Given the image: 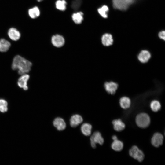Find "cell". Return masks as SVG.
<instances>
[{
	"label": "cell",
	"instance_id": "cell-16",
	"mask_svg": "<svg viewBox=\"0 0 165 165\" xmlns=\"http://www.w3.org/2000/svg\"><path fill=\"white\" fill-rule=\"evenodd\" d=\"M83 13L82 12H78L74 13L72 16V20L77 24H81L83 20Z\"/></svg>",
	"mask_w": 165,
	"mask_h": 165
},
{
	"label": "cell",
	"instance_id": "cell-19",
	"mask_svg": "<svg viewBox=\"0 0 165 165\" xmlns=\"http://www.w3.org/2000/svg\"><path fill=\"white\" fill-rule=\"evenodd\" d=\"M92 126L88 123H83L81 126V130L82 133L85 136H89L91 134Z\"/></svg>",
	"mask_w": 165,
	"mask_h": 165
},
{
	"label": "cell",
	"instance_id": "cell-27",
	"mask_svg": "<svg viewBox=\"0 0 165 165\" xmlns=\"http://www.w3.org/2000/svg\"><path fill=\"white\" fill-rule=\"evenodd\" d=\"M165 32L164 31H162L158 33V36L160 39L165 40Z\"/></svg>",
	"mask_w": 165,
	"mask_h": 165
},
{
	"label": "cell",
	"instance_id": "cell-7",
	"mask_svg": "<svg viewBox=\"0 0 165 165\" xmlns=\"http://www.w3.org/2000/svg\"><path fill=\"white\" fill-rule=\"evenodd\" d=\"M104 87L108 94L113 95L116 93L118 87V84L112 81L106 82L104 83Z\"/></svg>",
	"mask_w": 165,
	"mask_h": 165
},
{
	"label": "cell",
	"instance_id": "cell-17",
	"mask_svg": "<svg viewBox=\"0 0 165 165\" xmlns=\"http://www.w3.org/2000/svg\"><path fill=\"white\" fill-rule=\"evenodd\" d=\"M119 104L122 108L124 109H127L130 107L131 101L128 97L126 96L123 97L119 100Z\"/></svg>",
	"mask_w": 165,
	"mask_h": 165
},
{
	"label": "cell",
	"instance_id": "cell-20",
	"mask_svg": "<svg viewBox=\"0 0 165 165\" xmlns=\"http://www.w3.org/2000/svg\"><path fill=\"white\" fill-rule=\"evenodd\" d=\"M28 13L29 16L31 18L34 19L39 16L40 11L38 7L35 6L29 9Z\"/></svg>",
	"mask_w": 165,
	"mask_h": 165
},
{
	"label": "cell",
	"instance_id": "cell-26",
	"mask_svg": "<svg viewBox=\"0 0 165 165\" xmlns=\"http://www.w3.org/2000/svg\"><path fill=\"white\" fill-rule=\"evenodd\" d=\"M81 4V0H74L72 3V7L74 9L76 10L79 7Z\"/></svg>",
	"mask_w": 165,
	"mask_h": 165
},
{
	"label": "cell",
	"instance_id": "cell-10",
	"mask_svg": "<svg viewBox=\"0 0 165 165\" xmlns=\"http://www.w3.org/2000/svg\"><path fill=\"white\" fill-rule=\"evenodd\" d=\"M163 137L161 134L155 133L152 138V144L154 147H158L163 144Z\"/></svg>",
	"mask_w": 165,
	"mask_h": 165
},
{
	"label": "cell",
	"instance_id": "cell-11",
	"mask_svg": "<svg viewBox=\"0 0 165 165\" xmlns=\"http://www.w3.org/2000/svg\"><path fill=\"white\" fill-rule=\"evenodd\" d=\"M101 42L103 46H109L112 45L113 39L112 35L106 33L103 35L101 38Z\"/></svg>",
	"mask_w": 165,
	"mask_h": 165
},
{
	"label": "cell",
	"instance_id": "cell-3",
	"mask_svg": "<svg viewBox=\"0 0 165 165\" xmlns=\"http://www.w3.org/2000/svg\"><path fill=\"white\" fill-rule=\"evenodd\" d=\"M135 0H112L113 6L116 9L126 10Z\"/></svg>",
	"mask_w": 165,
	"mask_h": 165
},
{
	"label": "cell",
	"instance_id": "cell-22",
	"mask_svg": "<svg viewBox=\"0 0 165 165\" xmlns=\"http://www.w3.org/2000/svg\"><path fill=\"white\" fill-rule=\"evenodd\" d=\"M67 2L65 0H57L55 3L56 8L61 11H64L66 9Z\"/></svg>",
	"mask_w": 165,
	"mask_h": 165
},
{
	"label": "cell",
	"instance_id": "cell-18",
	"mask_svg": "<svg viewBox=\"0 0 165 165\" xmlns=\"http://www.w3.org/2000/svg\"><path fill=\"white\" fill-rule=\"evenodd\" d=\"M0 52H6L8 51L11 46L10 42L4 38L0 39Z\"/></svg>",
	"mask_w": 165,
	"mask_h": 165
},
{
	"label": "cell",
	"instance_id": "cell-6",
	"mask_svg": "<svg viewBox=\"0 0 165 165\" xmlns=\"http://www.w3.org/2000/svg\"><path fill=\"white\" fill-rule=\"evenodd\" d=\"M29 78L30 76L27 73L21 75L17 82L18 86L25 90H28V82Z\"/></svg>",
	"mask_w": 165,
	"mask_h": 165
},
{
	"label": "cell",
	"instance_id": "cell-8",
	"mask_svg": "<svg viewBox=\"0 0 165 165\" xmlns=\"http://www.w3.org/2000/svg\"><path fill=\"white\" fill-rule=\"evenodd\" d=\"M51 41L53 45L57 48L61 47L65 43V39L64 37L58 34L53 36Z\"/></svg>",
	"mask_w": 165,
	"mask_h": 165
},
{
	"label": "cell",
	"instance_id": "cell-1",
	"mask_svg": "<svg viewBox=\"0 0 165 165\" xmlns=\"http://www.w3.org/2000/svg\"><path fill=\"white\" fill-rule=\"evenodd\" d=\"M32 63L20 55H16L13 58L12 64V68L17 71L20 75L27 74L31 70Z\"/></svg>",
	"mask_w": 165,
	"mask_h": 165
},
{
	"label": "cell",
	"instance_id": "cell-28",
	"mask_svg": "<svg viewBox=\"0 0 165 165\" xmlns=\"http://www.w3.org/2000/svg\"><path fill=\"white\" fill-rule=\"evenodd\" d=\"M112 138L113 140V141H115L117 139V138L116 135H113L112 137Z\"/></svg>",
	"mask_w": 165,
	"mask_h": 165
},
{
	"label": "cell",
	"instance_id": "cell-15",
	"mask_svg": "<svg viewBox=\"0 0 165 165\" xmlns=\"http://www.w3.org/2000/svg\"><path fill=\"white\" fill-rule=\"evenodd\" d=\"M112 123L114 129L116 131H122L125 128V124L120 119L113 120Z\"/></svg>",
	"mask_w": 165,
	"mask_h": 165
},
{
	"label": "cell",
	"instance_id": "cell-29",
	"mask_svg": "<svg viewBox=\"0 0 165 165\" xmlns=\"http://www.w3.org/2000/svg\"><path fill=\"white\" fill-rule=\"evenodd\" d=\"M38 1V2H41L43 0H37Z\"/></svg>",
	"mask_w": 165,
	"mask_h": 165
},
{
	"label": "cell",
	"instance_id": "cell-9",
	"mask_svg": "<svg viewBox=\"0 0 165 165\" xmlns=\"http://www.w3.org/2000/svg\"><path fill=\"white\" fill-rule=\"evenodd\" d=\"M151 56V53L148 50H142L139 53L137 57L140 62L145 63L148 61Z\"/></svg>",
	"mask_w": 165,
	"mask_h": 165
},
{
	"label": "cell",
	"instance_id": "cell-4",
	"mask_svg": "<svg viewBox=\"0 0 165 165\" xmlns=\"http://www.w3.org/2000/svg\"><path fill=\"white\" fill-rule=\"evenodd\" d=\"M130 155L140 162H142L144 158V155L142 151L136 146H133L129 151Z\"/></svg>",
	"mask_w": 165,
	"mask_h": 165
},
{
	"label": "cell",
	"instance_id": "cell-25",
	"mask_svg": "<svg viewBox=\"0 0 165 165\" xmlns=\"http://www.w3.org/2000/svg\"><path fill=\"white\" fill-rule=\"evenodd\" d=\"M7 101L3 99H0V111L2 112H6L8 110Z\"/></svg>",
	"mask_w": 165,
	"mask_h": 165
},
{
	"label": "cell",
	"instance_id": "cell-23",
	"mask_svg": "<svg viewBox=\"0 0 165 165\" xmlns=\"http://www.w3.org/2000/svg\"><path fill=\"white\" fill-rule=\"evenodd\" d=\"M108 10V7L106 5H103L97 9L99 13L104 18H107V13Z\"/></svg>",
	"mask_w": 165,
	"mask_h": 165
},
{
	"label": "cell",
	"instance_id": "cell-30",
	"mask_svg": "<svg viewBox=\"0 0 165 165\" xmlns=\"http://www.w3.org/2000/svg\"><path fill=\"white\" fill-rule=\"evenodd\" d=\"M0 43H1V42H0Z\"/></svg>",
	"mask_w": 165,
	"mask_h": 165
},
{
	"label": "cell",
	"instance_id": "cell-21",
	"mask_svg": "<svg viewBox=\"0 0 165 165\" xmlns=\"http://www.w3.org/2000/svg\"><path fill=\"white\" fill-rule=\"evenodd\" d=\"M111 147L112 149L115 151H119L123 149V144L121 141L117 139L114 141L112 144Z\"/></svg>",
	"mask_w": 165,
	"mask_h": 165
},
{
	"label": "cell",
	"instance_id": "cell-5",
	"mask_svg": "<svg viewBox=\"0 0 165 165\" xmlns=\"http://www.w3.org/2000/svg\"><path fill=\"white\" fill-rule=\"evenodd\" d=\"M90 144L94 148L96 147V144L98 143L102 145L104 142V139L101 134L99 132H94L90 138Z\"/></svg>",
	"mask_w": 165,
	"mask_h": 165
},
{
	"label": "cell",
	"instance_id": "cell-14",
	"mask_svg": "<svg viewBox=\"0 0 165 165\" xmlns=\"http://www.w3.org/2000/svg\"><path fill=\"white\" fill-rule=\"evenodd\" d=\"M82 121L83 119L81 116L75 114L73 115L70 118V125L72 127H75L82 123Z\"/></svg>",
	"mask_w": 165,
	"mask_h": 165
},
{
	"label": "cell",
	"instance_id": "cell-12",
	"mask_svg": "<svg viewBox=\"0 0 165 165\" xmlns=\"http://www.w3.org/2000/svg\"><path fill=\"white\" fill-rule=\"evenodd\" d=\"M54 126L59 131L64 130L66 127V123L64 119L60 117L55 118L53 120Z\"/></svg>",
	"mask_w": 165,
	"mask_h": 165
},
{
	"label": "cell",
	"instance_id": "cell-13",
	"mask_svg": "<svg viewBox=\"0 0 165 165\" xmlns=\"http://www.w3.org/2000/svg\"><path fill=\"white\" fill-rule=\"evenodd\" d=\"M8 34L10 39L14 41L18 40L21 36L20 32L16 28H11L9 29Z\"/></svg>",
	"mask_w": 165,
	"mask_h": 165
},
{
	"label": "cell",
	"instance_id": "cell-2",
	"mask_svg": "<svg viewBox=\"0 0 165 165\" xmlns=\"http://www.w3.org/2000/svg\"><path fill=\"white\" fill-rule=\"evenodd\" d=\"M136 122L138 126L141 128H145L149 125L150 119L147 114L141 113L137 116Z\"/></svg>",
	"mask_w": 165,
	"mask_h": 165
},
{
	"label": "cell",
	"instance_id": "cell-24",
	"mask_svg": "<svg viewBox=\"0 0 165 165\" xmlns=\"http://www.w3.org/2000/svg\"><path fill=\"white\" fill-rule=\"evenodd\" d=\"M150 106L153 111L157 112L160 110L161 105L159 101L156 100H154L151 102Z\"/></svg>",
	"mask_w": 165,
	"mask_h": 165
}]
</instances>
